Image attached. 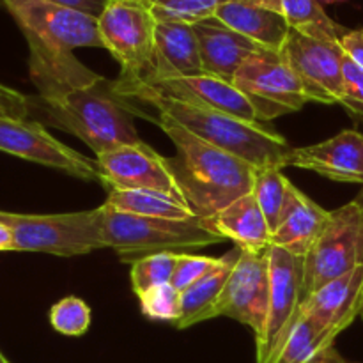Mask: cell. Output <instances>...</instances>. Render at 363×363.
I'll return each mask as SVG.
<instances>
[{
	"mask_svg": "<svg viewBox=\"0 0 363 363\" xmlns=\"http://www.w3.org/2000/svg\"><path fill=\"white\" fill-rule=\"evenodd\" d=\"M156 123L176 145V156L167 158V165L194 216L211 218L250 194L254 167L195 137L163 113H158Z\"/></svg>",
	"mask_w": 363,
	"mask_h": 363,
	"instance_id": "obj_1",
	"label": "cell"
},
{
	"mask_svg": "<svg viewBox=\"0 0 363 363\" xmlns=\"http://www.w3.org/2000/svg\"><path fill=\"white\" fill-rule=\"evenodd\" d=\"M135 112L130 99L117 92L113 80L103 77L50 98L30 96V119L74 135L96 156L117 145L140 142Z\"/></svg>",
	"mask_w": 363,
	"mask_h": 363,
	"instance_id": "obj_2",
	"label": "cell"
},
{
	"mask_svg": "<svg viewBox=\"0 0 363 363\" xmlns=\"http://www.w3.org/2000/svg\"><path fill=\"white\" fill-rule=\"evenodd\" d=\"M131 99L149 103L158 108V113L174 119L195 137L243 160L254 169H282L284 156L291 149L286 138L268 123H248L227 113L156 94H138Z\"/></svg>",
	"mask_w": 363,
	"mask_h": 363,
	"instance_id": "obj_3",
	"label": "cell"
},
{
	"mask_svg": "<svg viewBox=\"0 0 363 363\" xmlns=\"http://www.w3.org/2000/svg\"><path fill=\"white\" fill-rule=\"evenodd\" d=\"M103 209V238L123 262L133 264L142 257L162 252L183 254L191 248H204L225 241L206 218L188 220L147 218Z\"/></svg>",
	"mask_w": 363,
	"mask_h": 363,
	"instance_id": "obj_4",
	"label": "cell"
},
{
	"mask_svg": "<svg viewBox=\"0 0 363 363\" xmlns=\"http://www.w3.org/2000/svg\"><path fill=\"white\" fill-rule=\"evenodd\" d=\"M0 222L13 233L14 252L74 257L106 248L101 208L62 215H20L0 211Z\"/></svg>",
	"mask_w": 363,
	"mask_h": 363,
	"instance_id": "obj_5",
	"label": "cell"
},
{
	"mask_svg": "<svg viewBox=\"0 0 363 363\" xmlns=\"http://www.w3.org/2000/svg\"><path fill=\"white\" fill-rule=\"evenodd\" d=\"M0 7L18 25L28 52L62 55L85 46L103 48L98 18L46 0H0Z\"/></svg>",
	"mask_w": 363,
	"mask_h": 363,
	"instance_id": "obj_6",
	"label": "cell"
},
{
	"mask_svg": "<svg viewBox=\"0 0 363 363\" xmlns=\"http://www.w3.org/2000/svg\"><path fill=\"white\" fill-rule=\"evenodd\" d=\"M103 48L121 64L119 82H144L155 64L156 18L142 0H110L98 18Z\"/></svg>",
	"mask_w": 363,
	"mask_h": 363,
	"instance_id": "obj_7",
	"label": "cell"
},
{
	"mask_svg": "<svg viewBox=\"0 0 363 363\" xmlns=\"http://www.w3.org/2000/svg\"><path fill=\"white\" fill-rule=\"evenodd\" d=\"M363 266V209L357 201L330 211V220L303 261V300Z\"/></svg>",
	"mask_w": 363,
	"mask_h": 363,
	"instance_id": "obj_8",
	"label": "cell"
},
{
	"mask_svg": "<svg viewBox=\"0 0 363 363\" xmlns=\"http://www.w3.org/2000/svg\"><path fill=\"white\" fill-rule=\"evenodd\" d=\"M233 84L247 96L259 123L298 112L308 101L300 78L277 50L259 48L252 53L241 64Z\"/></svg>",
	"mask_w": 363,
	"mask_h": 363,
	"instance_id": "obj_9",
	"label": "cell"
},
{
	"mask_svg": "<svg viewBox=\"0 0 363 363\" xmlns=\"http://www.w3.org/2000/svg\"><path fill=\"white\" fill-rule=\"evenodd\" d=\"M268 318L257 344V363H272L300 318L303 303V261L282 247L269 245Z\"/></svg>",
	"mask_w": 363,
	"mask_h": 363,
	"instance_id": "obj_10",
	"label": "cell"
},
{
	"mask_svg": "<svg viewBox=\"0 0 363 363\" xmlns=\"http://www.w3.org/2000/svg\"><path fill=\"white\" fill-rule=\"evenodd\" d=\"M282 55L300 78L308 101L333 105L344 98V53L339 41L321 39L291 28Z\"/></svg>",
	"mask_w": 363,
	"mask_h": 363,
	"instance_id": "obj_11",
	"label": "cell"
},
{
	"mask_svg": "<svg viewBox=\"0 0 363 363\" xmlns=\"http://www.w3.org/2000/svg\"><path fill=\"white\" fill-rule=\"evenodd\" d=\"M0 151L84 181H99L98 163L57 140L34 119H14L0 113Z\"/></svg>",
	"mask_w": 363,
	"mask_h": 363,
	"instance_id": "obj_12",
	"label": "cell"
},
{
	"mask_svg": "<svg viewBox=\"0 0 363 363\" xmlns=\"http://www.w3.org/2000/svg\"><path fill=\"white\" fill-rule=\"evenodd\" d=\"M113 84H116L117 92L126 99L135 98L138 94H156L177 99V101L188 103V105L201 106V108L227 113V116L238 117V119L248 121V123H259L254 106L233 82L222 80V78L208 73L158 82H130L126 84V82L113 80Z\"/></svg>",
	"mask_w": 363,
	"mask_h": 363,
	"instance_id": "obj_13",
	"label": "cell"
},
{
	"mask_svg": "<svg viewBox=\"0 0 363 363\" xmlns=\"http://www.w3.org/2000/svg\"><path fill=\"white\" fill-rule=\"evenodd\" d=\"M241 250V248H240ZM269 303V257L264 250H241L229 280L211 311V319L225 315L262 333Z\"/></svg>",
	"mask_w": 363,
	"mask_h": 363,
	"instance_id": "obj_14",
	"label": "cell"
},
{
	"mask_svg": "<svg viewBox=\"0 0 363 363\" xmlns=\"http://www.w3.org/2000/svg\"><path fill=\"white\" fill-rule=\"evenodd\" d=\"M101 184L110 190H158L181 195L167 158L144 142L124 144L96 156Z\"/></svg>",
	"mask_w": 363,
	"mask_h": 363,
	"instance_id": "obj_15",
	"label": "cell"
},
{
	"mask_svg": "<svg viewBox=\"0 0 363 363\" xmlns=\"http://www.w3.org/2000/svg\"><path fill=\"white\" fill-rule=\"evenodd\" d=\"M284 167L311 170L337 183L363 186V133L344 130L319 144L291 147L284 156Z\"/></svg>",
	"mask_w": 363,
	"mask_h": 363,
	"instance_id": "obj_16",
	"label": "cell"
},
{
	"mask_svg": "<svg viewBox=\"0 0 363 363\" xmlns=\"http://www.w3.org/2000/svg\"><path fill=\"white\" fill-rule=\"evenodd\" d=\"M363 266L332 280L301 303L300 312L319 330L337 339L362 311Z\"/></svg>",
	"mask_w": 363,
	"mask_h": 363,
	"instance_id": "obj_17",
	"label": "cell"
},
{
	"mask_svg": "<svg viewBox=\"0 0 363 363\" xmlns=\"http://www.w3.org/2000/svg\"><path fill=\"white\" fill-rule=\"evenodd\" d=\"M202 73L204 67L194 25L156 20L155 64L151 77L144 82L197 77Z\"/></svg>",
	"mask_w": 363,
	"mask_h": 363,
	"instance_id": "obj_18",
	"label": "cell"
},
{
	"mask_svg": "<svg viewBox=\"0 0 363 363\" xmlns=\"http://www.w3.org/2000/svg\"><path fill=\"white\" fill-rule=\"evenodd\" d=\"M194 30L197 35L204 73L227 82H234L241 64L252 53L262 48L215 16L195 23Z\"/></svg>",
	"mask_w": 363,
	"mask_h": 363,
	"instance_id": "obj_19",
	"label": "cell"
},
{
	"mask_svg": "<svg viewBox=\"0 0 363 363\" xmlns=\"http://www.w3.org/2000/svg\"><path fill=\"white\" fill-rule=\"evenodd\" d=\"M215 18L262 48L277 52L282 50L291 30L282 14L250 0H227L218 7Z\"/></svg>",
	"mask_w": 363,
	"mask_h": 363,
	"instance_id": "obj_20",
	"label": "cell"
},
{
	"mask_svg": "<svg viewBox=\"0 0 363 363\" xmlns=\"http://www.w3.org/2000/svg\"><path fill=\"white\" fill-rule=\"evenodd\" d=\"M206 220L220 236L234 241L241 250H264L272 245L273 233L252 191Z\"/></svg>",
	"mask_w": 363,
	"mask_h": 363,
	"instance_id": "obj_21",
	"label": "cell"
},
{
	"mask_svg": "<svg viewBox=\"0 0 363 363\" xmlns=\"http://www.w3.org/2000/svg\"><path fill=\"white\" fill-rule=\"evenodd\" d=\"M240 254L241 250L236 247V250L220 257L222 261H220V264L215 269H211L199 282H195L194 286H190L186 291L181 293L183 315L176 323L177 328H190V326L211 319L213 307L218 301L220 294H222L223 287H225L227 280H229L230 272H233L234 264L240 259Z\"/></svg>",
	"mask_w": 363,
	"mask_h": 363,
	"instance_id": "obj_22",
	"label": "cell"
},
{
	"mask_svg": "<svg viewBox=\"0 0 363 363\" xmlns=\"http://www.w3.org/2000/svg\"><path fill=\"white\" fill-rule=\"evenodd\" d=\"M272 363H350L335 350V337L319 330L300 312L296 325L287 335Z\"/></svg>",
	"mask_w": 363,
	"mask_h": 363,
	"instance_id": "obj_23",
	"label": "cell"
},
{
	"mask_svg": "<svg viewBox=\"0 0 363 363\" xmlns=\"http://www.w3.org/2000/svg\"><path fill=\"white\" fill-rule=\"evenodd\" d=\"M330 220V211L315 204L303 194L300 204L291 211V215L280 223L279 229L272 234V245L282 247L291 254L305 257L312 245L315 243L325 230Z\"/></svg>",
	"mask_w": 363,
	"mask_h": 363,
	"instance_id": "obj_24",
	"label": "cell"
},
{
	"mask_svg": "<svg viewBox=\"0 0 363 363\" xmlns=\"http://www.w3.org/2000/svg\"><path fill=\"white\" fill-rule=\"evenodd\" d=\"M103 206L112 211L147 218L188 220L194 216L183 195L158 190H110Z\"/></svg>",
	"mask_w": 363,
	"mask_h": 363,
	"instance_id": "obj_25",
	"label": "cell"
},
{
	"mask_svg": "<svg viewBox=\"0 0 363 363\" xmlns=\"http://www.w3.org/2000/svg\"><path fill=\"white\" fill-rule=\"evenodd\" d=\"M252 194L257 199L259 208L272 233L279 229L280 223L291 215L303 197V194L284 176L280 167L255 169Z\"/></svg>",
	"mask_w": 363,
	"mask_h": 363,
	"instance_id": "obj_26",
	"label": "cell"
},
{
	"mask_svg": "<svg viewBox=\"0 0 363 363\" xmlns=\"http://www.w3.org/2000/svg\"><path fill=\"white\" fill-rule=\"evenodd\" d=\"M259 6L269 7L286 18L291 28L303 34L321 39L340 41V35L346 32L326 14L319 0H250Z\"/></svg>",
	"mask_w": 363,
	"mask_h": 363,
	"instance_id": "obj_27",
	"label": "cell"
},
{
	"mask_svg": "<svg viewBox=\"0 0 363 363\" xmlns=\"http://www.w3.org/2000/svg\"><path fill=\"white\" fill-rule=\"evenodd\" d=\"M158 21H183L195 25L213 18L227 0H142Z\"/></svg>",
	"mask_w": 363,
	"mask_h": 363,
	"instance_id": "obj_28",
	"label": "cell"
},
{
	"mask_svg": "<svg viewBox=\"0 0 363 363\" xmlns=\"http://www.w3.org/2000/svg\"><path fill=\"white\" fill-rule=\"evenodd\" d=\"M177 254L174 252H162L142 257L131 264V287L135 294L147 293L152 287L163 286L172 282L174 272H176Z\"/></svg>",
	"mask_w": 363,
	"mask_h": 363,
	"instance_id": "obj_29",
	"label": "cell"
},
{
	"mask_svg": "<svg viewBox=\"0 0 363 363\" xmlns=\"http://www.w3.org/2000/svg\"><path fill=\"white\" fill-rule=\"evenodd\" d=\"M50 325L67 337H80L91 326V307L77 296H67L50 308Z\"/></svg>",
	"mask_w": 363,
	"mask_h": 363,
	"instance_id": "obj_30",
	"label": "cell"
},
{
	"mask_svg": "<svg viewBox=\"0 0 363 363\" xmlns=\"http://www.w3.org/2000/svg\"><path fill=\"white\" fill-rule=\"evenodd\" d=\"M142 314L152 321L177 323L183 315V305H181V293L172 284L152 287L147 293L138 296Z\"/></svg>",
	"mask_w": 363,
	"mask_h": 363,
	"instance_id": "obj_31",
	"label": "cell"
},
{
	"mask_svg": "<svg viewBox=\"0 0 363 363\" xmlns=\"http://www.w3.org/2000/svg\"><path fill=\"white\" fill-rule=\"evenodd\" d=\"M222 259L215 257H206V255H191L183 252V254H177V262H176V272L172 277V286L176 287L179 293L186 291L188 287L194 286L195 282L202 279V277L208 275L211 269H215L220 264Z\"/></svg>",
	"mask_w": 363,
	"mask_h": 363,
	"instance_id": "obj_32",
	"label": "cell"
},
{
	"mask_svg": "<svg viewBox=\"0 0 363 363\" xmlns=\"http://www.w3.org/2000/svg\"><path fill=\"white\" fill-rule=\"evenodd\" d=\"M344 98L340 105L351 117L363 121V69L358 67L350 57H344Z\"/></svg>",
	"mask_w": 363,
	"mask_h": 363,
	"instance_id": "obj_33",
	"label": "cell"
},
{
	"mask_svg": "<svg viewBox=\"0 0 363 363\" xmlns=\"http://www.w3.org/2000/svg\"><path fill=\"white\" fill-rule=\"evenodd\" d=\"M0 113L14 119H30V96L0 84Z\"/></svg>",
	"mask_w": 363,
	"mask_h": 363,
	"instance_id": "obj_34",
	"label": "cell"
},
{
	"mask_svg": "<svg viewBox=\"0 0 363 363\" xmlns=\"http://www.w3.org/2000/svg\"><path fill=\"white\" fill-rule=\"evenodd\" d=\"M340 46L344 53L363 69V28H354V30H346L340 35Z\"/></svg>",
	"mask_w": 363,
	"mask_h": 363,
	"instance_id": "obj_35",
	"label": "cell"
},
{
	"mask_svg": "<svg viewBox=\"0 0 363 363\" xmlns=\"http://www.w3.org/2000/svg\"><path fill=\"white\" fill-rule=\"evenodd\" d=\"M46 2L59 4V6L80 11V13L89 14L92 18H99L103 11H105V7L108 6L110 0H46Z\"/></svg>",
	"mask_w": 363,
	"mask_h": 363,
	"instance_id": "obj_36",
	"label": "cell"
},
{
	"mask_svg": "<svg viewBox=\"0 0 363 363\" xmlns=\"http://www.w3.org/2000/svg\"><path fill=\"white\" fill-rule=\"evenodd\" d=\"M0 252H14L13 233L2 222H0Z\"/></svg>",
	"mask_w": 363,
	"mask_h": 363,
	"instance_id": "obj_37",
	"label": "cell"
},
{
	"mask_svg": "<svg viewBox=\"0 0 363 363\" xmlns=\"http://www.w3.org/2000/svg\"><path fill=\"white\" fill-rule=\"evenodd\" d=\"M321 4H325V6H330V4H340V2H346V0H319Z\"/></svg>",
	"mask_w": 363,
	"mask_h": 363,
	"instance_id": "obj_38",
	"label": "cell"
},
{
	"mask_svg": "<svg viewBox=\"0 0 363 363\" xmlns=\"http://www.w3.org/2000/svg\"><path fill=\"white\" fill-rule=\"evenodd\" d=\"M357 202L358 204H360V208L363 209V190L360 191V195H358V199H357Z\"/></svg>",
	"mask_w": 363,
	"mask_h": 363,
	"instance_id": "obj_39",
	"label": "cell"
},
{
	"mask_svg": "<svg viewBox=\"0 0 363 363\" xmlns=\"http://www.w3.org/2000/svg\"><path fill=\"white\" fill-rule=\"evenodd\" d=\"M0 363H11L9 360H7L6 357H4V354H2V351H0Z\"/></svg>",
	"mask_w": 363,
	"mask_h": 363,
	"instance_id": "obj_40",
	"label": "cell"
},
{
	"mask_svg": "<svg viewBox=\"0 0 363 363\" xmlns=\"http://www.w3.org/2000/svg\"><path fill=\"white\" fill-rule=\"evenodd\" d=\"M360 315H362V319H363V291H362V311H360Z\"/></svg>",
	"mask_w": 363,
	"mask_h": 363,
	"instance_id": "obj_41",
	"label": "cell"
}]
</instances>
